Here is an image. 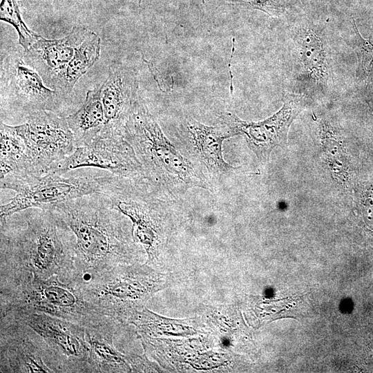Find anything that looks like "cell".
<instances>
[{
  "instance_id": "obj_14",
  "label": "cell",
  "mask_w": 373,
  "mask_h": 373,
  "mask_svg": "<svg viewBox=\"0 0 373 373\" xmlns=\"http://www.w3.org/2000/svg\"><path fill=\"white\" fill-rule=\"evenodd\" d=\"M0 321L1 372L55 373L46 363L44 343L33 329L10 317Z\"/></svg>"
},
{
  "instance_id": "obj_22",
  "label": "cell",
  "mask_w": 373,
  "mask_h": 373,
  "mask_svg": "<svg viewBox=\"0 0 373 373\" xmlns=\"http://www.w3.org/2000/svg\"><path fill=\"white\" fill-rule=\"evenodd\" d=\"M354 31V50L357 56L356 77L360 81L370 82L373 80V37L364 38L352 19Z\"/></svg>"
},
{
  "instance_id": "obj_8",
  "label": "cell",
  "mask_w": 373,
  "mask_h": 373,
  "mask_svg": "<svg viewBox=\"0 0 373 373\" xmlns=\"http://www.w3.org/2000/svg\"><path fill=\"white\" fill-rule=\"evenodd\" d=\"M26 122L15 126L23 137L27 155L28 173H50L76 149L74 135L66 117L50 111L30 113Z\"/></svg>"
},
{
  "instance_id": "obj_25",
  "label": "cell",
  "mask_w": 373,
  "mask_h": 373,
  "mask_svg": "<svg viewBox=\"0 0 373 373\" xmlns=\"http://www.w3.org/2000/svg\"><path fill=\"white\" fill-rule=\"evenodd\" d=\"M141 1H142V0H139V3H141Z\"/></svg>"
},
{
  "instance_id": "obj_16",
  "label": "cell",
  "mask_w": 373,
  "mask_h": 373,
  "mask_svg": "<svg viewBox=\"0 0 373 373\" xmlns=\"http://www.w3.org/2000/svg\"><path fill=\"white\" fill-rule=\"evenodd\" d=\"M89 30L83 26H75L61 39H46L39 36L28 50H23V59L39 73L48 87L55 75L70 61Z\"/></svg>"
},
{
  "instance_id": "obj_9",
  "label": "cell",
  "mask_w": 373,
  "mask_h": 373,
  "mask_svg": "<svg viewBox=\"0 0 373 373\" xmlns=\"http://www.w3.org/2000/svg\"><path fill=\"white\" fill-rule=\"evenodd\" d=\"M88 167L105 170L122 178L146 180L133 148L122 135H99L88 144L77 147L50 173L64 175Z\"/></svg>"
},
{
  "instance_id": "obj_11",
  "label": "cell",
  "mask_w": 373,
  "mask_h": 373,
  "mask_svg": "<svg viewBox=\"0 0 373 373\" xmlns=\"http://www.w3.org/2000/svg\"><path fill=\"white\" fill-rule=\"evenodd\" d=\"M305 105L304 95L287 94L280 109L264 120L247 122L231 112H224L219 117V122L228 126L235 136L242 135L257 158L264 163L269 160L274 148L286 144L290 125Z\"/></svg>"
},
{
  "instance_id": "obj_10",
  "label": "cell",
  "mask_w": 373,
  "mask_h": 373,
  "mask_svg": "<svg viewBox=\"0 0 373 373\" xmlns=\"http://www.w3.org/2000/svg\"><path fill=\"white\" fill-rule=\"evenodd\" d=\"M1 82L7 105L27 116L37 111H50L63 115L66 99L48 87L41 77L28 66L22 54L12 53L1 63Z\"/></svg>"
},
{
  "instance_id": "obj_15",
  "label": "cell",
  "mask_w": 373,
  "mask_h": 373,
  "mask_svg": "<svg viewBox=\"0 0 373 373\" xmlns=\"http://www.w3.org/2000/svg\"><path fill=\"white\" fill-rule=\"evenodd\" d=\"M139 96L135 70L122 63L111 64L108 77L102 83L105 123L100 134L123 136Z\"/></svg>"
},
{
  "instance_id": "obj_12",
  "label": "cell",
  "mask_w": 373,
  "mask_h": 373,
  "mask_svg": "<svg viewBox=\"0 0 373 373\" xmlns=\"http://www.w3.org/2000/svg\"><path fill=\"white\" fill-rule=\"evenodd\" d=\"M176 135L183 149L182 153L208 179L218 178L237 169L223 156L224 141L235 136L223 123L209 126L187 117L180 121Z\"/></svg>"
},
{
  "instance_id": "obj_2",
  "label": "cell",
  "mask_w": 373,
  "mask_h": 373,
  "mask_svg": "<svg viewBox=\"0 0 373 373\" xmlns=\"http://www.w3.org/2000/svg\"><path fill=\"white\" fill-rule=\"evenodd\" d=\"M75 242L73 233L50 210L29 208L16 213L0 220V276H58L77 283Z\"/></svg>"
},
{
  "instance_id": "obj_7",
  "label": "cell",
  "mask_w": 373,
  "mask_h": 373,
  "mask_svg": "<svg viewBox=\"0 0 373 373\" xmlns=\"http://www.w3.org/2000/svg\"><path fill=\"white\" fill-rule=\"evenodd\" d=\"M4 317L26 325L41 337L46 363L55 372H90L85 327L43 313L19 312Z\"/></svg>"
},
{
  "instance_id": "obj_13",
  "label": "cell",
  "mask_w": 373,
  "mask_h": 373,
  "mask_svg": "<svg viewBox=\"0 0 373 373\" xmlns=\"http://www.w3.org/2000/svg\"><path fill=\"white\" fill-rule=\"evenodd\" d=\"M292 54L295 77L301 87L314 90L330 87V55L320 26L305 19L295 28Z\"/></svg>"
},
{
  "instance_id": "obj_18",
  "label": "cell",
  "mask_w": 373,
  "mask_h": 373,
  "mask_svg": "<svg viewBox=\"0 0 373 373\" xmlns=\"http://www.w3.org/2000/svg\"><path fill=\"white\" fill-rule=\"evenodd\" d=\"M100 49V37L89 30L84 40L75 49L70 61L55 75L48 87L66 99L80 77L98 61Z\"/></svg>"
},
{
  "instance_id": "obj_3",
  "label": "cell",
  "mask_w": 373,
  "mask_h": 373,
  "mask_svg": "<svg viewBox=\"0 0 373 373\" xmlns=\"http://www.w3.org/2000/svg\"><path fill=\"white\" fill-rule=\"evenodd\" d=\"M123 136L133 148L146 181L162 195L210 189L209 180L169 140L140 96Z\"/></svg>"
},
{
  "instance_id": "obj_5",
  "label": "cell",
  "mask_w": 373,
  "mask_h": 373,
  "mask_svg": "<svg viewBox=\"0 0 373 373\" xmlns=\"http://www.w3.org/2000/svg\"><path fill=\"white\" fill-rule=\"evenodd\" d=\"M115 175L108 173L64 177L53 173L41 175L12 173L1 179V189L15 192L0 207V220L29 208L51 209L55 206L84 195L101 193Z\"/></svg>"
},
{
  "instance_id": "obj_17",
  "label": "cell",
  "mask_w": 373,
  "mask_h": 373,
  "mask_svg": "<svg viewBox=\"0 0 373 373\" xmlns=\"http://www.w3.org/2000/svg\"><path fill=\"white\" fill-rule=\"evenodd\" d=\"M89 345L90 372H124L131 370L128 358L114 346L113 336L117 328L85 327Z\"/></svg>"
},
{
  "instance_id": "obj_21",
  "label": "cell",
  "mask_w": 373,
  "mask_h": 373,
  "mask_svg": "<svg viewBox=\"0 0 373 373\" xmlns=\"http://www.w3.org/2000/svg\"><path fill=\"white\" fill-rule=\"evenodd\" d=\"M0 19L15 28L19 36V44L24 50H28L40 36L30 30L23 22L17 0L1 1Z\"/></svg>"
},
{
  "instance_id": "obj_19",
  "label": "cell",
  "mask_w": 373,
  "mask_h": 373,
  "mask_svg": "<svg viewBox=\"0 0 373 373\" xmlns=\"http://www.w3.org/2000/svg\"><path fill=\"white\" fill-rule=\"evenodd\" d=\"M76 148L88 144L102 132L105 116L102 99V84L89 90L82 106L66 117Z\"/></svg>"
},
{
  "instance_id": "obj_4",
  "label": "cell",
  "mask_w": 373,
  "mask_h": 373,
  "mask_svg": "<svg viewBox=\"0 0 373 373\" xmlns=\"http://www.w3.org/2000/svg\"><path fill=\"white\" fill-rule=\"evenodd\" d=\"M43 313L85 327H118L85 296L81 283L58 276L44 279L24 274L1 276L0 318L19 313Z\"/></svg>"
},
{
  "instance_id": "obj_23",
  "label": "cell",
  "mask_w": 373,
  "mask_h": 373,
  "mask_svg": "<svg viewBox=\"0 0 373 373\" xmlns=\"http://www.w3.org/2000/svg\"><path fill=\"white\" fill-rule=\"evenodd\" d=\"M226 3L249 10L263 12L269 16L279 17L294 8L298 0H222Z\"/></svg>"
},
{
  "instance_id": "obj_20",
  "label": "cell",
  "mask_w": 373,
  "mask_h": 373,
  "mask_svg": "<svg viewBox=\"0 0 373 373\" xmlns=\"http://www.w3.org/2000/svg\"><path fill=\"white\" fill-rule=\"evenodd\" d=\"M0 179L12 173L26 172V146L15 126L1 120Z\"/></svg>"
},
{
  "instance_id": "obj_24",
  "label": "cell",
  "mask_w": 373,
  "mask_h": 373,
  "mask_svg": "<svg viewBox=\"0 0 373 373\" xmlns=\"http://www.w3.org/2000/svg\"><path fill=\"white\" fill-rule=\"evenodd\" d=\"M359 204L364 220L373 232V190L368 189L363 194Z\"/></svg>"
},
{
  "instance_id": "obj_6",
  "label": "cell",
  "mask_w": 373,
  "mask_h": 373,
  "mask_svg": "<svg viewBox=\"0 0 373 373\" xmlns=\"http://www.w3.org/2000/svg\"><path fill=\"white\" fill-rule=\"evenodd\" d=\"M153 273L143 267L122 265L82 283L86 298L107 318L130 321L156 287Z\"/></svg>"
},
{
  "instance_id": "obj_1",
  "label": "cell",
  "mask_w": 373,
  "mask_h": 373,
  "mask_svg": "<svg viewBox=\"0 0 373 373\" xmlns=\"http://www.w3.org/2000/svg\"><path fill=\"white\" fill-rule=\"evenodd\" d=\"M50 210L75 236L77 283L132 264L138 257L140 251L133 240L128 218L113 209L102 193L84 195Z\"/></svg>"
}]
</instances>
